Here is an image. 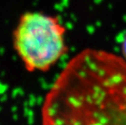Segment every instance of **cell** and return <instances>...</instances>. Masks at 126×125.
<instances>
[{"label":"cell","mask_w":126,"mask_h":125,"mask_svg":"<svg viewBox=\"0 0 126 125\" xmlns=\"http://www.w3.org/2000/svg\"><path fill=\"white\" fill-rule=\"evenodd\" d=\"M47 125L126 124V58L86 48L55 80L41 108Z\"/></svg>","instance_id":"1"},{"label":"cell","mask_w":126,"mask_h":125,"mask_svg":"<svg viewBox=\"0 0 126 125\" xmlns=\"http://www.w3.org/2000/svg\"><path fill=\"white\" fill-rule=\"evenodd\" d=\"M65 36L58 16L29 11L19 17L12 46L26 71L47 72L68 53Z\"/></svg>","instance_id":"2"}]
</instances>
